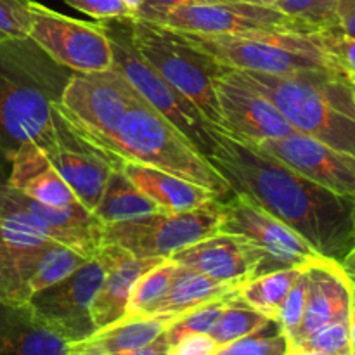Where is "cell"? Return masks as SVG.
<instances>
[{
    "mask_svg": "<svg viewBox=\"0 0 355 355\" xmlns=\"http://www.w3.org/2000/svg\"><path fill=\"white\" fill-rule=\"evenodd\" d=\"M232 187L279 218L315 252L338 262L355 245V215L350 198L340 196L252 146L215 128L208 156Z\"/></svg>",
    "mask_w": 355,
    "mask_h": 355,
    "instance_id": "6da1fadb",
    "label": "cell"
},
{
    "mask_svg": "<svg viewBox=\"0 0 355 355\" xmlns=\"http://www.w3.org/2000/svg\"><path fill=\"white\" fill-rule=\"evenodd\" d=\"M69 75L30 38L0 42V153L7 162L28 142L44 153L58 144L54 104Z\"/></svg>",
    "mask_w": 355,
    "mask_h": 355,
    "instance_id": "7a4b0ae2",
    "label": "cell"
},
{
    "mask_svg": "<svg viewBox=\"0 0 355 355\" xmlns=\"http://www.w3.org/2000/svg\"><path fill=\"white\" fill-rule=\"evenodd\" d=\"M267 97L297 132L355 156V85L333 71L279 76L234 71Z\"/></svg>",
    "mask_w": 355,
    "mask_h": 355,
    "instance_id": "3957f363",
    "label": "cell"
},
{
    "mask_svg": "<svg viewBox=\"0 0 355 355\" xmlns=\"http://www.w3.org/2000/svg\"><path fill=\"white\" fill-rule=\"evenodd\" d=\"M113 151L120 168L125 162L141 163L198 184L220 200L232 196L231 184L211 159L135 90L114 137Z\"/></svg>",
    "mask_w": 355,
    "mask_h": 355,
    "instance_id": "277c9868",
    "label": "cell"
},
{
    "mask_svg": "<svg viewBox=\"0 0 355 355\" xmlns=\"http://www.w3.org/2000/svg\"><path fill=\"white\" fill-rule=\"evenodd\" d=\"M180 35L193 47L214 59L218 66L232 71L266 73V75L279 76L304 75L311 71H333L319 44L318 31Z\"/></svg>",
    "mask_w": 355,
    "mask_h": 355,
    "instance_id": "5b68a950",
    "label": "cell"
},
{
    "mask_svg": "<svg viewBox=\"0 0 355 355\" xmlns=\"http://www.w3.org/2000/svg\"><path fill=\"white\" fill-rule=\"evenodd\" d=\"M132 96L130 83L114 68L94 73L71 71L54 110L89 151L118 170L120 163L114 156L113 142L130 107Z\"/></svg>",
    "mask_w": 355,
    "mask_h": 355,
    "instance_id": "8992f818",
    "label": "cell"
},
{
    "mask_svg": "<svg viewBox=\"0 0 355 355\" xmlns=\"http://www.w3.org/2000/svg\"><path fill=\"white\" fill-rule=\"evenodd\" d=\"M135 51L186 99L200 110L208 125L222 130L215 78L225 68L198 51L179 31L142 19H128Z\"/></svg>",
    "mask_w": 355,
    "mask_h": 355,
    "instance_id": "52a82bcc",
    "label": "cell"
},
{
    "mask_svg": "<svg viewBox=\"0 0 355 355\" xmlns=\"http://www.w3.org/2000/svg\"><path fill=\"white\" fill-rule=\"evenodd\" d=\"M113 47L116 71L130 83L132 89L158 113L168 118L180 132L187 135L207 156L215 148V128L208 125L203 114L189 99L177 92L132 45L128 19L103 21Z\"/></svg>",
    "mask_w": 355,
    "mask_h": 355,
    "instance_id": "ba28073f",
    "label": "cell"
},
{
    "mask_svg": "<svg viewBox=\"0 0 355 355\" xmlns=\"http://www.w3.org/2000/svg\"><path fill=\"white\" fill-rule=\"evenodd\" d=\"M220 201L182 214H155L104 225L103 245L120 246L137 259H170L179 250L220 232Z\"/></svg>",
    "mask_w": 355,
    "mask_h": 355,
    "instance_id": "9c48e42d",
    "label": "cell"
},
{
    "mask_svg": "<svg viewBox=\"0 0 355 355\" xmlns=\"http://www.w3.org/2000/svg\"><path fill=\"white\" fill-rule=\"evenodd\" d=\"M30 38L55 64L75 73L113 69V47L103 21L87 23L30 2Z\"/></svg>",
    "mask_w": 355,
    "mask_h": 355,
    "instance_id": "30bf717a",
    "label": "cell"
},
{
    "mask_svg": "<svg viewBox=\"0 0 355 355\" xmlns=\"http://www.w3.org/2000/svg\"><path fill=\"white\" fill-rule=\"evenodd\" d=\"M107 262L97 250L83 266L66 279L38 291L28 302L31 311L69 345L83 342L97 331L92 321V304L106 276Z\"/></svg>",
    "mask_w": 355,
    "mask_h": 355,
    "instance_id": "8fae6325",
    "label": "cell"
},
{
    "mask_svg": "<svg viewBox=\"0 0 355 355\" xmlns=\"http://www.w3.org/2000/svg\"><path fill=\"white\" fill-rule=\"evenodd\" d=\"M220 232L243 236L259 246L266 255L262 274L304 267L321 257L293 229L241 193L220 201Z\"/></svg>",
    "mask_w": 355,
    "mask_h": 355,
    "instance_id": "7c38bea8",
    "label": "cell"
},
{
    "mask_svg": "<svg viewBox=\"0 0 355 355\" xmlns=\"http://www.w3.org/2000/svg\"><path fill=\"white\" fill-rule=\"evenodd\" d=\"M180 33L250 35L269 31H314L288 17L274 6L262 3L189 2L163 14L156 23Z\"/></svg>",
    "mask_w": 355,
    "mask_h": 355,
    "instance_id": "4fadbf2b",
    "label": "cell"
},
{
    "mask_svg": "<svg viewBox=\"0 0 355 355\" xmlns=\"http://www.w3.org/2000/svg\"><path fill=\"white\" fill-rule=\"evenodd\" d=\"M222 130L248 146L293 134L290 121L263 94L239 78L232 69H224L215 78Z\"/></svg>",
    "mask_w": 355,
    "mask_h": 355,
    "instance_id": "5bb4252c",
    "label": "cell"
},
{
    "mask_svg": "<svg viewBox=\"0 0 355 355\" xmlns=\"http://www.w3.org/2000/svg\"><path fill=\"white\" fill-rule=\"evenodd\" d=\"M305 179L345 198H355V156L302 132L252 146Z\"/></svg>",
    "mask_w": 355,
    "mask_h": 355,
    "instance_id": "9a60e30c",
    "label": "cell"
},
{
    "mask_svg": "<svg viewBox=\"0 0 355 355\" xmlns=\"http://www.w3.org/2000/svg\"><path fill=\"white\" fill-rule=\"evenodd\" d=\"M0 200L51 241L76 250L89 259L103 245V222L80 201L62 208L49 207L7 184H0Z\"/></svg>",
    "mask_w": 355,
    "mask_h": 355,
    "instance_id": "2e32d148",
    "label": "cell"
},
{
    "mask_svg": "<svg viewBox=\"0 0 355 355\" xmlns=\"http://www.w3.org/2000/svg\"><path fill=\"white\" fill-rule=\"evenodd\" d=\"M54 241L24 222L0 200V302L28 304V281L42 253Z\"/></svg>",
    "mask_w": 355,
    "mask_h": 355,
    "instance_id": "e0dca14e",
    "label": "cell"
},
{
    "mask_svg": "<svg viewBox=\"0 0 355 355\" xmlns=\"http://www.w3.org/2000/svg\"><path fill=\"white\" fill-rule=\"evenodd\" d=\"M170 259L182 267L231 284H245L262 274L266 255L250 239L229 232L205 238L173 253Z\"/></svg>",
    "mask_w": 355,
    "mask_h": 355,
    "instance_id": "ac0fdd59",
    "label": "cell"
},
{
    "mask_svg": "<svg viewBox=\"0 0 355 355\" xmlns=\"http://www.w3.org/2000/svg\"><path fill=\"white\" fill-rule=\"evenodd\" d=\"M307 279V302L300 329L291 342L297 345L326 324L350 319L352 288L343 276L338 262L318 257L304 266Z\"/></svg>",
    "mask_w": 355,
    "mask_h": 355,
    "instance_id": "d6986e66",
    "label": "cell"
},
{
    "mask_svg": "<svg viewBox=\"0 0 355 355\" xmlns=\"http://www.w3.org/2000/svg\"><path fill=\"white\" fill-rule=\"evenodd\" d=\"M55 128H58V144L47 151L49 162L52 163L61 179L68 184L76 200L89 210H96L103 198L106 184L113 173V166L94 155L75 135L69 132L64 121L54 110Z\"/></svg>",
    "mask_w": 355,
    "mask_h": 355,
    "instance_id": "ffe728a7",
    "label": "cell"
},
{
    "mask_svg": "<svg viewBox=\"0 0 355 355\" xmlns=\"http://www.w3.org/2000/svg\"><path fill=\"white\" fill-rule=\"evenodd\" d=\"M99 252L107 262L106 276L92 304L96 329L114 324L127 315L128 300L135 281L165 259H137L127 250L114 245H101Z\"/></svg>",
    "mask_w": 355,
    "mask_h": 355,
    "instance_id": "44dd1931",
    "label": "cell"
},
{
    "mask_svg": "<svg viewBox=\"0 0 355 355\" xmlns=\"http://www.w3.org/2000/svg\"><path fill=\"white\" fill-rule=\"evenodd\" d=\"M7 186L49 207H69L78 203L68 184L49 162L47 155L33 142L23 144L14 153Z\"/></svg>",
    "mask_w": 355,
    "mask_h": 355,
    "instance_id": "7402d4cb",
    "label": "cell"
},
{
    "mask_svg": "<svg viewBox=\"0 0 355 355\" xmlns=\"http://www.w3.org/2000/svg\"><path fill=\"white\" fill-rule=\"evenodd\" d=\"M132 184L149 198L162 214H182L220 200L217 194L186 179L141 163L125 162L120 168Z\"/></svg>",
    "mask_w": 355,
    "mask_h": 355,
    "instance_id": "603a6c76",
    "label": "cell"
},
{
    "mask_svg": "<svg viewBox=\"0 0 355 355\" xmlns=\"http://www.w3.org/2000/svg\"><path fill=\"white\" fill-rule=\"evenodd\" d=\"M69 343L45 328L30 304L0 302V355H68Z\"/></svg>",
    "mask_w": 355,
    "mask_h": 355,
    "instance_id": "cb8c5ba5",
    "label": "cell"
},
{
    "mask_svg": "<svg viewBox=\"0 0 355 355\" xmlns=\"http://www.w3.org/2000/svg\"><path fill=\"white\" fill-rule=\"evenodd\" d=\"M172 319L166 315H125L114 324L106 326L83 342L69 347L99 350L110 355L132 352L155 342L166 331Z\"/></svg>",
    "mask_w": 355,
    "mask_h": 355,
    "instance_id": "d4e9b609",
    "label": "cell"
},
{
    "mask_svg": "<svg viewBox=\"0 0 355 355\" xmlns=\"http://www.w3.org/2000/svg\"><path fill=\"white\" fill-rule=\"evenodd\" d=\"M241 286L243 284L222 283V281L214 279L207 274L179 266L168 295H166L165 302L159 305L156 315L177 318V315L208 304V302L236 298Z\"/></svg>",
    "mask_w": 355,
    "mask_h": 355,
    "instance_id": "484cf974",
    "label": "cell"
},
{
    "mask_svg": "<svg viewBox=\"0 0 355 355\" xmlns=\"http://www.w3.org/2000/svg\"><path fill=\"white\" fill-rule=\"evenodd\" d=\"M103 225L137 220L149 215L162 214L159 208L142 194L120 170H113L106 184L103 198L94 210Z\"/></svg>",
    "mask_w": 355,
    "mask_h": 355,
    "instance_id": "4316f807",
    "label": "cell"
},
{
    "mask_svg": "<svg viewBox=\"0 0 355 355\" xmlns=\"http://www.w3.org/2000/svg\"><path fill=\"white\" fill-rule=\"evenodd\" d=\"M300 272L302 267H290L252 277L239 288L236 298L276 322L281 305Z\"/></svg>",
    "mask_w": 355,
    "mask_h": 355,
    "instance_id": "83f0119b",
    "label": "cell"
},
{
    "mask_svg": "<svg viewBox=\"0 0 355 355\" xmlns=\"http://www.w3.org/2000/svg\"><path fill=\"white\" fill-rule=\"evenodd\" d=\"M177 267L179 266L172 259H165L146 270L132 288L127 315H156L168 295Z\"/></svg>",
    "mask_w": 355,
    "mask_h": 355,
    "instance_id": "f1b7e54d",
    "label": "cell"
},
{
    "mask_svg": "<svg viewBox=\"0 0 355 355\" xmlns=\"http://www.w3.org/2000/svg\"><path fill=\"white\" fill-rule=\"evenodd\" d=\"M87 260H89V257L82 255V253H78L73 248H68V246H62L59 243L49 245L44 250V253H42L37 267H35L33 276L28 281L30 300L38 291L66 279L69 274L75 272Z\"/></svg>",
    "mask_w": 355,
    "mask_h": 355,
    "instance_id": "f546056e",
    "label": "cell"
},
{
    "mask_svg": "<svg viewBox=\"0 0 355 355\" xmlns=\"http://www.w3.org/2000/svg\"><path fill=\"white\" fill-rule=\"evenodd\" d=\"M272 322L274 321L260 314L259 311L248 307L243 302H239L238 298H234V300L225 305L224 312L220 314L218 321L215 322L210 335L222 347L239 338H245L248 335H253V333L262 331Z\"/></svg>",
    "mask_w": 355,
    "mask_h": 355,
    "instance_id": "4dcf8cb0",
    "label": "cell"
},
{
    "mask_svg": "<svg viewBox=\"0 0 355 355\" xmlns=\"http://www.w3.org/2000/svg\"><path fill=\"white\" fill-rule=\"evenodd\" d=\"M340 0H274V7L311 31L338 28Z\"/></svg>",
    "mask_w": 355,
    "mask_h": 355,
    "instance_id": "1f68e13d",
    "label": "cell"
},
{
    "mask_svg": "<svg viewBox=\"0 0 355 355\" xmlns=\"http://www.w3.org/2000/svg\"><path fill=\"white\" fill-rule=\"evenodd\" d=\"M318 38L333 71L355 85V37L331 28L318 31Z\"/></svg>",
    "mask_w": 355,
    "mask_h": 355,
    "instance_id": "d6a6232c",
    "label": "cell"
},
{
    "mask_svg": "<svg viewBox=\"0 0 355 355\" xmlns=\"http://www.w3.org/2000/svg\"><path fill=\"white\" fill-rule=\"evenodd\" d=\"M231 300H234V298L208 302V304L200 305V307L196 309H191V311L173 318L165 331L168 343L177 342L180 336L191 335V333H208V335H210L215 322L218 321L220 314L224 312L225 305Z\"/></svg>",
    "mask_w": 355,
    "mask_h": 355,
    "instance_id": "836d02e7",
    "label": "cell"
},
{
    "mask_svg": "<svg viewBox=\"0 0 355 355\" xmlns=\"http://www.w3.org/2000/svg\"><path fill=\"white\" fill-rule=\"evenodd\" d=\"M267 328L222 345L217 355H288L291 347L290 340L279 331V328L267 335Z\"/></svg>",
    "mask_w": 355,
    "mask_h": 355,
    "instance_id": "e575fe53",
    "label": "cell"
},
{
    "mask_svg": "<svg viewBox=\"0 0 355 355\" xmlns=\"http://www.w3.org/2000/svg\"><path fill=\"white\" fill-rule=\"evenodd\" d=\"M297 345L328 355H352L350 347V319L326 324L298 342Z\"/></svg>",
    "mask_w": 355,
    "mask_h": 355,
    "instance_id": "d590c367",
    "label": "cell"
},
{
    "mask_svg": "<svg viewBox=\"0 0 355 355\" xmlns=\"http://www.w3.org/2000/svg\"><path fill=\"white\" fill-rule=\"evenodd\" d=\"M305 302H307V279H305L304 267H302L300 276L297 277L295 284L291 286L290 293L284 298L276 319L277 328L290 340V345L295 340V336H297L298 329H300L305 312Z\"/></svg>",
    "mask_w": 355,
    "mask_h": 355,
    "instance_id": "8d00e7d4",
    "label": "cell"
},
{
    "mask_svg": "<svg viewBox=\"0 0 355 355\" xmlns=\"http://www.w3.org/2000/svg\"><path fill=\"white\" fill-rule=\"evenodd\" d=\"M31 0H0V42L26 40Z\"/></svg>",
    "mask_w": 355,
    "mask_h": 355,
    "instance_id": "74e56055",
    "label": "cell"
},
{
    "mask_svg": "<svg viewBox=\"0 0 355 355\" xmlns=\"http://www.w3.org/2000/svg\"><path fill=\"white\" fill-rule=\"evenodd\" d=\"M69 7L97 21L132 19L134 14L123 0H64Z\"/></svg>",
    "mask_w": 355,
    "mask_h": 355,
    "instance_id": "f35d334b",
    "label": "cell"
},
{
    "mask_svg": "<svg viewBox=\"0 0 355 355\" xmlns=\"http://www.w3.org/2000/svg\"><path fill=\"white\" fill-rule=\"evenodd\" d=\"M218 345L208 333H191L170 343L168 355H217Z\"/></svg>",
    "mask_w": 355,
    "mask_h": 355,
    "instance_id": "ab89813d",
    "label": "cell"
},
{
    "mask_svg": "<svg viewBox=\"0 0 355 355\" xmlns=\"http://www.w3.org/2000/svg\"><path fill=\"white\" fill-rule=\"evenodd\" d=\"M189 2H200V0H144L134 17L135 19L148 21V23H156L163 14Z\"/></svg>",
    "mask_w": 355,
    "mask_h": 355,
    "instance_id": "60d3db41",
    "label": "cell"
},
{
    "mask_svg": "<svg viewBox=\"0 0 355 355\" xmlns=\"http://www.w3.org/2000/svg\"><path fill=\"white\" fill-rule=\"evenodd\" d=\"M338 30L355 37V0H340Z\"/></svg>",
    "mask_w": 355,
    "mask_h": 355,
    "instance_id": "b9f144b4",
    "label": "cell"
},
{
    "mask_svg": "<svg viewBox=\"0 0 355 355\" xmlns=\"http://www.w3.org/2000/svg\"><path fill=\"white\" fill-rule=\"evenodd\" d=\"M168 349L170 343L166 340L165 333L159 335L155 342H151L149 345L141 347L137 350H132V352H123V354H116V355H168Z\"/></svg>",
    "mask_w": 355,
    "mask_h": 355,
    "instance_id": "7bdbcfd3",
    "label": "cell"
},
{
    "mask_svg": "<svg viewBox=\"0 0 355 355\" xmlns=\"http://www.w3.org/2000/svg\"><path fill=\"white\" fill-rule=\"evenodd\" d=\"M338 266L345 279L349 281L350 288L355 291V245L338 260Z\"/></svg>",
    "mask_w": 355,
    "mask_h": 355,
    "instance_id": "ee69618b",
    "label": "cell"
},
{
    "mask_svg": "<svg viewBox=\"0 0 355 355\" xmlns=\"http://www.w3.org/2000/svg\"><path fill=\"white\" fill-rule=\"evenodd\" d=\"M350 347L355 355V291L352 290V305H350Z\"/></svg>",
    "mask_w": 355,
    "mask_h": 355,
    "instance_id": "f6af8a7d",
    "label": "cell"
},
{
    "mask_svg": "<svg viewBox=\"0 0 355 355\" xmlns=\"http://www.w3.org/2000/svg\"><path fill=\"white\" fill-rule=\"evenodd\" d=\"M288 355H328V354L318 352V350H312V349H305V347H300V345H291Z\"/></svg>",
    "mask_w": 355,
    "mask_h": 355,
    "instance_id": "bcb514c9",
    "label": "cell"
},
{
    "mask_svg": "<svg viewBox=\"0 0 355 355\" xmlns=\"http://www.w3.org/2000/svg\"><path fill=\"white\" fill-rule=\"evenodd\" d=\"M207 2H224V3H262V6H274V0H207Z\"/></svg>",
    "mask_w": 355,
    "mask_h": 355,
    "instance_id": "7dc6e473",
    "label": "cell"
},
{
    "mask_svg": "<svg viewBox=\"0 0 355 355\" xmlns=\"http://www.w3.org/2000/svg\"><path fill=\"white\" fill-rule=\"evenodd\" d=\"M68 355H110L99 352V350H92V349H80V347H69Z\"/></svg>",
    "mask_w": 355,
    "mask_h": 355,
    "instance_id": "c3c4849f",
    "label": "cell"
},
{
    "mask_svg": "<svg viewBox=\"0 0 355 355\" xmlns=\"http://www.w3.org/2000/svg\"><path fill=\"white\" fill-rule=\"evenodd\" d=\"M142 2H144V0H123V3L132 10V14H134V16H135V12L139 10V7L142 6Z\"/></svg>",
    "mask_w": 355,
    "mask_h": 355,
    "instance_id": "681fc988",
    "label": "cell"
},
{
    "mask_svg": "<svg viewBox=\"0 0 355 355\" xmlns=\"http://www.w3.org/2000/svg\"><path fill=\"white\" fill-rule=\"evenodd\" d=\"M352 200V205H354V215H355V198H350Z\"/></svg>",
    "mask_w": 355,
    "mask_h": 355,
    "instance_id": "f907efd6",
    "label": "cell"
},
{
    "mask_svg": "<svg viewBox=\"0 0 355 355\" xmlns=\"http://www.w3.org/2000/svg\"><path fill=\"white\" fill-rule=\"evenodd\" d=\"M354 96H355V89H354Z\"/></svg>",
    "mask_w": 355,
    "mask_h": 355,
    "instance_id": "816d5d0a",
    "label": "cell"
}]
</instances>
